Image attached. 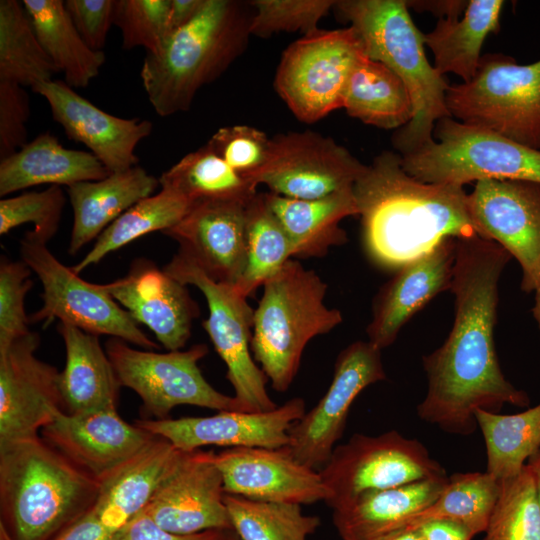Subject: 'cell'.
<instances>
[{
  "mask_svg": "<svg viewBox=\"0 0 540 540\" xmlns=\"http://www.w3.org/2000/svg\"><path fill=\"white\" fill-rule=\"evenodd\" d=\"M511 258L494 241L457 239L454 322L444 343L422 358L427 392L416 407L422 421L445 433L473 434L479 409L499 413L505 404L530 405L529 395L505 378L494 341L498 282Z\"/></svg>",
  "mask_w": 540,
  "mask_h": 540,
  "instance_id": "obj_1",
  "label": "cell"
},
{
  "mask_svg": "<svg viewBox=\"0 0 540 540\" xmlns=\"http://www.w3.org/2000/svg\"><path fill=\"white\" fill-rule=\"evenodd\" d=\"M353 193L366 254L383 269L396 271L445 237L479 236L462 186L423 183L393 152L365 166Z\"/></svg>",
  "mask_w": 540,
  "mask_h": 540,
  "instance_id": "obj_2",
  "label": "cell"
},
{
  "mask_svg": "<svg viewBox=\"0 0 540 540\" xmlns=\"http://www.w3.org/2000/svg\"><path fill=\"white\" fill-rule=\"evenodd\" d=\"M100 483L41 436L0 444L2 525L13 540H52L90 510Z\"/></svg>",
  "mask_w": 540,
  "mask_h": 540,
  "instance_id": "obj_3",
  "label": "cell"
},
{
  "mask_svg": "<svg viewBox=\"0 0 540 540\" xmlns=\"http://www.w3.org/2000/svg\"><path fill=\"white\" fill-rule=\"evenodd\" d=\"M250 2L206 0L201 11L171 34L157 54H146L141 81L155 112L167 117L190 109L197 92L219 78L244 52Z\"/></svg>",
  "mask_w": 540,
  "mask_h": 540,
  "instance_id": "obj_4",
  "label": "cell"
},
{
  "mask_svg": "<svg viewBox=\"0 0 540 540\" xmlns=\"http://www.w3.org/2000/svg\"><path fill=\"white\" fill-rule=\"evenodd\" d=\"M407 6L402 0H341L334 5L358 33L367 57L391 69L410 94L413 117L393 138L402 155L434 141L436 122L451 117L445 102L449 85L429 63L423 34Z\"/></svg>",
  "mask_w": 540,
  "mask_h": 540,
  "instance_id": "obj_5",
  "label": "cell"
},
{
  "mask_svg": "<svg viewBox=\"0 0 540 540\" xmlns=\"http://www.w3.org/2000/svg\"><path fill=\"white\" fill-rule=\"evenodd\" d=\"M263 286L254 309L251 352L277 392H286L311 339L343 321L324 303L327 284L313 270L289 259Z\"/></svg>",
  "mask_w": 540,
  "mask_h": 540,
  "instance_id": "obj_6",
  "label": "cell"
},
{
  "mask_svg": "<svg viewBox=\"0 0 540 540\" xmlns=\"http://www.w3.org/2000/svg\"><path fill=\"white\" fill-rule=\"evenodd\" d=\"M434 136L438 142L401 156L405 172L423 183L462 187L485 179L540 183V150L451 117L436 122Z\"/></svg>",
  "mask_w": 540,
  "mask_h": 540,
  "instance_id": "obj_7",
  "label": "cell"
},
{
  "mask_svg": "<svg viewBox=\"0 0 540 540\" xmlns=\"http://www.w3.org/2000/svg\"><path fill=\"white\" fill-rule=\"evenodd\" d=\"M445 102L462 123L540 150V60L520 65L503 54H486L471 81L449 86Z\"/></svg>",
  "mask_w": 540,
  "mask_h": 540,
  "instance_id": "obj_8",
  "label": "cell"
},
{
  "mask_svg": "<svg viewBox=\"0 0 540 540\" xmlns=\"http://www.w3.org/2000/svg\"><path fill=\"white\" fill-rule=\"evenodd\" d=\"M365 55L352 26L318 28L283 52L274 79L276 92L298 120L314 123L342 108L349 75Z\"/></svg>",
  "mask_w": 540,
  "mask_h": 540,
  "instance_id": "obj_9",
  "label": "cell"
},
{
  "mask_svg": "<svg viewBox=\"0 0 540 540\" xmlns=\"http://www.w3.org/2000/svg\"><path fill=\"white\" fill-rule=\"evenodd\" d=\"M320 474L332 510L368 493L447 476L423 443L396 430L376 436L355 433L334 448Z\"/></svg>",
  "mask_w": 540,
  "mask_h": 540,
  "instance_id": "obj_10",
  "label": "cell"
},
{
  "mask_svg": "<svg viewBox=\"0 0 540 540\" xmlns=\"http://www.w3.org/2000/svg\"><path fill=\"white\" fill-rule=\"evenodd\" d=\"M20 257L41 281L43 305L30 323L55 319L94 335H109L142 347L157 349L132 316L100 284L89 283L72 268L63 265L48 249L47 243L30 231L20 241Z\"/></svg>",
  "mask_w": 540,
  "mask_h": 540,
  "instance_id": "obj_11",
  "label": "cell"
},
{
  "mask_svg": "<svg viewBox=\"0 0 540 540\" xmlns=\"http://www.w3.org/2000/svg\"><path fill=\"white\" fill-rule=\"evenodd\" d=\"M105 350L120 385L135 391L143 409L156 420L169 418L179 405L246 412L234 396L219 392L204 378L198 363L208 354L205 344L158 353L112 337Z\"/></svg>",
  "mask_w": 540,
  "mask_h": 540,
  "instance_id": "obj_12",
  "label": "cell"
},
{
  "mask_svg": "<svg viewBox=\"0 0 540 540\" xmlns=\"http://www.w3.org/2000/svg\"><path fill=\"white\" fill-rule=\"evenodd\" d=\"M163 269L184 285L197 287L206 298L209 315L202 325L226 365V377L243 409H275L277 405L267 393V377L251 352L254 309L247 298L233 285L212 280L180 251Z\"/></svg>",
  "mask_w": 540,
  "mask_h": 540,
  "instance_id": "obj_13",
  "label": "cell"
},
{
  "mask_svg": "<svg viewBox=\"0 0 540 540\" xmlns=\"http://www.w3.org/2000/svg\"><path fill=\"white\" fill-rule=\"evenodd\" d=\"M381 351L371 342L359 340L338 354L327 391L289 430L286 448L296 460L318 471L327 463L357 396L386 379Z\"/></svg>",
  "mask_w": 540,
  "mask_h": 540,
  "instance_id": "obj_14",
  "label": "cell"
},
{
  "mask_svg": "<svg viewBox=\"0 0 540 540\" xmlns=\"http://www.w3.org/2000/svg\"><path fill=\"white\" fill-rule=\"evenodd\" d=\"M366 165L332 138L306 130L271 138L269 157L251 182L295 199L352 189Z\"/></svg>",
  "mask_w": 540,
  "mask_h": 540,
  "instance_id": "obj_15",
  "label": "cell"
},
{
  "mask_svg": "<svg viewBox=\"0 0 540 540\" xmlns=\"http://www.w3.org/2000/svg\"><path fill=\"white\" fill-rule=\"evenodd\" d=\"M478 235L503 247L522 269L521 289L540 288V183L485 179L468 195Z\"/></svg>",
  "mask_w": 540,
  "mask_h": 540,
  "instance_id": "obj_16",
  "label": "cell"
},
{
  "mask_svg": "<svg viewBox=\"0 0 540 540\" xmlns=\"http://www.w3.org/2000/svg\"><path fill=\"white\" fill-rule=\"evenodd\" d=\"M39 344L31 331L0 346V444L38 436L66 412L60 372L36 357Z\"/></svg>",
  "mask_w": 540,
  "mask_h": 540,
  "instance_id": "obj_17",
  "label": "cell"
},
{
  "mask_svg": "<svg viewBox=\"0 0 540 540\" xmlns=\"http://www.w3.org/2000/svg\"><path fill=\"white\" fill-rule=\"evenodd\" d=\"M305 412L304 400L294 397L266 412L218 411L206 417L141 419L135 424L186 452L205 446L275 449L288 444L289 430Z\"/></svg>",
  "mask_w": 540,
  "mask_h": 540,
  "instance_id": "obj_18",
  "label": "cell"
},
{
  "mask_svg": "<svg viewBox=\"0 0 540 540\" xmlns=\"http://www.w3.org/2000/svg\"><path fill=\"white\" fill-rule=\"evenodd\" d=\"M214 454L186 452L153 495L143 511L162 529L180 535L233 530Z\"/></svg>",
  "mask_w": 540,
  "mask_h": 540,
  "instance_id": "obj_19",
  "label": "cell"
},
{
  "mask_svg": "<svg viewBox=\"0 0 540 540\" xmlns=\"http://www.w3.org/2000/svg\"><path fill=\"white\" fill-rule=\"evenodd\" d=\"M226 494L265 502L313 504L329 497L320 471L282 448L236 447L214 454Z\"/></svg>",
  "mask_w": 540,
  "mask_h": 540,
  "instance_id": "obj_20",
  "label": "cell"
},
{
  "mask_svg": "<svg viewBox=\"0 0 540 540\" xmlns=\"http://www.w3.org/2000/svg\"><path fill=\"white\" fill-rule=\"evenodd\" d=\"M32 91L46 99L53 119L63 127L67 137L84 144L110 173L138 165L135 148L151 134V121L109 114L65 81L44 82Z\"/></svg>",
  "mask_w": 540,
  "mask_h": 540,
  "instance_id": "obj_21",
  "label": "cell"
},
{
  "mask_svg": "<svg viewBox=\"0 0 540 540\" xmlns=\"http://www.w3.org/2000/svg\"><path fill=\"white\" fill-rule=\"evenodd\" d=\"M41 437L82 471L104 481L147 446L155 435L123 420L117 409L62 412Z\"/></svg>",
  "mask_w": 540,
  "mask_h": 540,
  "instance_id": "obj_22",
  "label": "cell"
},
{
  "mask_svg": "<svg viewBox=\"0 0 540 540\" xmlns=\"http://www.w3.org/2000/svg\"><path fill=\"white\" fill-rule=\"evenodd\" d=\"M137 323L146 325L168 351L182 350L199 306L183 283L148 259H137L128 273L100 284Z\"/></svg>",
  "mask_w": 540,
  "mask_h": 540,
  "instance_id": "obj_23",
  "label": "cell"
},
{
  "mask_svg": "<svg viewBox=\"0 0 540 540\" xmlns=\"http://www.w3.org/2000/svg\"><path fill=\"white\" fill-rule=\"evenodd\" d=\"M236 201L192 204L174 226L162 233L216 282L235 285L246 260L245 206Z\"/></svg>",
  "mask_w": 540,
  "mask_h": 540,
  "instance_id": "obj_24",
  "label": "cell"
},
{
  "mask_svg": "<svg viewBox=\"0 0 540 540\" xmlns=\"http://www.w3.org/2000/svg\"><path fill=\"white\" fill-rule=\"evenodd\" d=\"M456 237H445L430 251L396 270L374 298L368 341L380 350L396 340L402 327L439 293L450 290Z\"/></svg>",
  "mask_w": 540,
  "mask_h": 540,
  "instance_id": "obj_25",
  "label": "cell"
},
{
  "mask_svg": "<svg viewBox=\"0 0 540 540\" xmlns=\"http://www.w3.org/2000/svg\"><path fill=\"white\" fill-rule=\"evenodd\" d=\"M186 451L162 437L155 438L100 483L93 509L114 533L143 511Z\"/></svg>",
  "mask_w": 540,
  "mask_h": 540,
  "instance_id": "obj_26",
  "label": "cell"
},
{
  "mask_svg": "<svg viewBox=\"0 0 540 540\" xmlns=\"http://www.w3.org/2000/svg\"><path fill=\"white\" fill-rule=\"evenodd\" d=\"M110 172L91 153L64 147L49 131L0 161V196L51 184L67 188L106 178Z\"/></svg>",
  "mask_w": 540,
  "mask_h": 540,
  "instance_id": "obj_27",
  "label": "cell"
},
{
  "mask_svg": "<svg viewBox=\"0 0 540 540\" xmlns=\"http://www.w3.org/2000/svg\"><path fill=\"white\" fill-rule=\"evenodd\" d=\"M160 186L159 179L137 165L110 173L97 181L67 188L73 209L68 253L74 255L98 236L126 210L147 198Z\"/></svg>",
  "mask_w": 540,
  "mask_h": 540,
  "instance_id": "obj_28",
  "label": "cell"
},
{
  "mask_svg": "<svg viewBox=\"0 0 540 540\" xmlns=\"http://www.w3.org/2000/svg\"><path fill=\"white\" fill-rule=\"evenodd\" d=\"M448 477L368 493L332 510L333 524L342 540H379L399 532L411 516L438 498Z\"/></svg>",
  "mask_w": 540,
  "mask_h": 540,
  "instance_id": "obj_29",
  "label": "cell"
},
{
  "mask_svg": "<svg viewBox=\"0 0 540 540\" xmlns=\"http://www.w3.org/2000/svg\"><path fill=\"white\" fill-rule=\"evenodd\" d=\"M66 361L59 375L65 411L69 414L117 409L121 387L97 335L59 323Z\"/></svg>",
  "mask_w": 540,
  "mask_h": 540,
  "instance_id": "obj_30",
  "label": "cell"
},
{
  "mask_svg": "<svg viewBox=\"0 0 540 540\" xmlns=\"http://www.w3.org/2000/svg\"><path fill=\"white\" fill-rule=\"evenodd\" d=\"M264 198L284 228L293 257H322L348 241L339 223L358 215L353 188L316 199H295L264 192Z\"/></svg>",
  "mask_w": 540,
  "mask_h": 540,
  "instance_id": "obj_31",
  "label": "cell"
},
{
  "mask_svg": "<svg viewBox=\"0 0 540 540\" xmlns=\"http://www.w3.org/2000/svg\"><path fill=\"white\" fill-rule=\"evenodd\" d=\"M501 0H471L464 16L458 14L441 17L435 28L423 34L424 44L434 55V68L444 76L455 73L464 83L471 81L480 61L484 40L499 28L503 6Z\"/></svg>",
  "mask_w": 540,
  "mask_h": 540,
  "instance_id": "obj_32",
  "label": "cell"
},
{
  "mask_svg": "<svg viewBox=\"0 0 540 540\" xmlns=\"http://www.w3.org/2000/svg\"><path fill=\"white\" fill-rule=\"evenodd\" d=\"M37 37L57 71L72 88H84L98 76L106 61L103 51L91 49L73 25L61 0H24Z\"/></svg>",
  "mask_w": 540,
  "mask_h": 540,
  "instance_id": "obj_33",
  "label": "cell"
},
{
  "mask_svg": "<svg viewBox=\"0 0 540 540\" xmlns=\"http://www.w3.org/2000/svg\"><path fill=\"white\" fill-rule=\"evenodd\" d=\"M342 108L349 116L383 129L404 127L413 117L412 100L403 81L367 55L349 75Z\"/></svg>",
  "mask_w": 540,
  "mask_h": 540,
  "instance_id": "obj_34",
  "label": "cell"
},
{
  "mask_svg": "<svg viewBox=\"0 0 540 540\" xmlns=\"http://www.w3.org/2000/svg\"><path fill=\"white\" fill-rule=\"evenodd\" d=\"M160 187L185 198L191 205L207 201L247 203L257 186L242 177L207 144L186 154L158 178Z\"/></svg>",
  "mask_w": 540,
  "mask_h": 540,
  "instance_id": "obj_35",
  "label": "cell"
},
{
  "mask_svg": "<svg viewBox=\"0 0 540 540\" xmlns=\"http://www.w3.org/2000/svg\"><path fill=\"white\" fill-rule=\"evenodd\" d=\"M486 449V472L499 483L517 476L540 450V402L516 414L476 410Z\"/></svg>",
  "mask_w": 540,
  "mask_h": 540,
  "instance_id": "obj_36",
  "label": "cell"
},
{
  "mask_svg": "<svg viewBox=\"0 0 540 540\" xmlns=\"http://www.w3.org/2000/svg\"><path fill=\"white\" fill-rule=\"evenodd\" d=\"M500 486L486 471L454 473L448 477L438 498L411 516L400 531H412L426 522L443 520L463 526L473 536L484 533Z\"/></svg>",
  "mask_w": 540,
  "mask_h": 540,
  "instance_id": "obj_37",
  "label": "cell"
},
{
  "mask_svg": "<svg viewBox=\"0 0 540 540\" xmlns=\"http://www.w3.org/2000/svg\"><path fill=\"white\" fill-rule=\"evenodd\" d=\"M22 2L0 1V82L35 87L57 73Z\"/></svg>",
  "mask_w": 540,
  "mask_h": 540,
  "instance_id": "obj_38",
  "label": "cell"
},
{
  "mask_svg": "<svg viewBox=\"0 0 540 540\" xmlns=\"http://www.w3.org/2000/svg\"><path fill=\"white\" fill-rule=\"evenodd\" d=\"M245 229V267L242 276L233 286L242 296L248 298L292 259L293 248L263 193L257 192L247 202Z\"/></svg>",
  "mask_w": 540,
  "mask_h": 540,
  "instance_id": "obj_39",
  "label": "cell"
},
{
  "mask_svg": "<svg viewBox=\"0 0 540 540\" xmlns=\"http://www.w3.org/2000/svg\"><path fill=\"white\" fill-rule=\"evenodd\" d=\"M190 206L182 196L161 188L157 194L140 200L112 222L84 258L71 268L79 274L142 236L169 229L183 218Z\"/></svg>",
  "mask_w": 540,
  "mask_h": 540,
  "instance_id": "obj_40",
  "label": "cell"
},
{
  "mask_svg": "<svg viewBox=\"0 0 540 540\" xmlns=\"http://www.w3.org/2000/svg\"><path fill=\"white\" fill-rule=\"evenodd\" d=\"M233 530L240 540H308L320 518L306 515L301 505L265 502L224 495Z\"/></svg>",
  "mask_w": 540,
  "mask_h": 540,
  "instance_id": "obj_41",
  "label": "cell"
},
{
  "mask_svg": "<svg viewBox=\"0 0 540 540\" xmlns=\"http://www.w3.org/2000/svg\"><path fill=\"white\" fill-rule=\"evenodd\" d=\"M500 484L482 540H540V510L528 466Z\"/></svg>",
  "mask_w": 540,
  "mask_h": 540,
  "instance_id": "obj_42",
  "label": "cell"
},
{
  "mask_svg": "<svg viewBox=\"0 0 540 540\" xmlns=\"http://www.w3.org/2000/svg\"><path fill=\"white\" fill-rule=\"evenodd\" d=\"M170 7L171 0H116L114 25L121 31L123 48L159 53L171 36Z\"/></svg>",
  "mask_w": 540,
  "mask_h": 540,
  "instance_id": "obj_43",
  "label": "cell"
},
{
  "mask_svg": "<svg viewBox=\"0 0 540 540\" xmlns=\"http://www.w3.org/2000/svg\"><path fill=\"white\" fill-rule=\"evenodd\" d=\"M65 201L64 192L57 185H51L42 191L2 198L0 234L4 235L19 225L32 223L31 234L47 243L58 230Z\"/></svg>",
  "mask_w": 540,
  "mask_h": 540,
  "instance_id": "obj_44",
  "label": "cell"
},
{
  "mask_svg": "<svg viewBox=\"0 0 540 540\" xmlns=\"http://www.w3.org/2000/svg\"><path fill=\"white\" fill-rule=\"evenodd\" d=\"M334 0H253L250 34L270 37L280 32L318 29L319 21L334 7Z\"/></svg>",
  "mask_w": 540,
  "mask_h": 540,
  "instance_id": "obj_45",
  "label": "cell"
},
{
  "mask_svg": "<svg viewBox=\"0 0 540 540\" xmlns=\"http://www.w3.org/2000/svg\"><path fill=\"white\" fill-rule=\"evenodd\" d=\"M206 144L233 170L251 181L268 160L271 138L254 127L232 125L218 129Z\"/></svg>",
  "mask_w": 540,
  "mask_h": 540,
  "instance_id": "obj_46",
  "label": "cell"
},
{
  "mask_svg": "<svg viewBox=\"0 0 540 540\" xmlns=\"http://www.w3.org/2000/svg\"><path fill=\"white\" fill-rule=\"evenodd\" d=\"M31 269L27 264L6 256L0 261V346L30 333V319L24 300L33 286Z\"/></svg>",
  "mask_w": 540,
  "mask_h": 540,
  "instance_id": "obj_47",
  "label": "cell"
},
{
  "mask_svg": "<svg viewBox=\"0 0 540 540\" xmlns=\"http://www.w3.org/2000/svg\"><path fill=\"white\" fill-rule=\"evenodd\" d=\"M29 117L30 98L25 87L0 82V159L28 143L26 122Z\"/></svg>",
  "mask_w": 540,
  "mask_h": 540,
  "instance_id": "obj_48",
  "label": "cell"
},
{
  "mask_svg": "<svg viewBox=\"0 0 540 540\" xmlns=\"http://www.w3.org/2000/svg\"><path fill=\"white\" fill-rule=\"evenodd\" d=\"M64 6L85 43L102 51L114 24L116 0H66Z\"/></svg>",
  "mask_w": 540,
  "mask_h": 540,
  "instance_id": "obj_49",
  "label": "cell"
},
{
  "mask_svg": "<svg viewBox=\"0 0 540 540\" xmlns=\"http://www.w3.org/2000/svg\"><path fill=\"white\" fill-rule=\"evenodd\" d=\"M234 530H210L197 534L180 535L158 526L144 511L132 517L110 540H229Z\"/></svg>",
  "mask_w": 540,
  "mask_h": 540,
  "instance_id": "obj_50",
  "label": "cell"
},
{
  "mask_svg": "<svg viewBox=\"0 0 540 540\" xmlns=\"http://www.w3.org/2000/svg\"><path fill=\"white\" fill-rule=\"evenodd\" d=\"M112 534L102 524L92 507L52 540H110Z\"/></svg>",
  "mask_w": 540,
  "mask_h": 540,
  "instance_id": "obj_51",
  "label": "cell"
},
{
  "mask_svg": "<svg viewBox=\"0 0 540 540\" xmlns=\"http://www.w3.org/2000/svg\"><path fill=\"white\" fill-rule=\"evenodd\" d=\"M415 531L420 540H472L474 537L463 526L443 520L426 522Z\"/></svg>",
  "mask_w": 540,
  "mask_h": 540,
  "instance_id": "obj_52",
  "label": "cell"
},
{
  "mask_svg": "<svg viewBox=\"0 0 540 540\" xmlns=\"http://www.w3.org/2000/svg\"><path fill=\"white\" fill-rule=\"evenodd\" d=\"M206 0H171V34L188 24L203 8Z\"/></svg>",
  "mask_w": 540,
  "mask_h": 540,
  "instance_id": "obj_53",
  "label": "cell"
},
{
  "mask_svg": "<svg viewBox=\"0 0 540 540\" xmlns=\"http://www.w3.org/2000/svg\"><path fill=\"white\" fill-rule=\"evenodd\" d=\"M526 465L531 471L535 491H536V497L538 501V506L540 510V450H538L535 454H533L527 461Z\"/></svg>",
  "mask_w": 540,
  "mask_h": 540,
  "instance_id": "obj_54",
  "label": "cell"
},
{
  "mask_svg": "<svg viewBox=\"0 0 540 540\" xmlns=\"http://www.w3.org/2000/svg\"><path fill=\"white\" fill-rule=\"evenodd\" d=\"M379 540H420L417 532L412 531H399L394 534L383 537Z\"/></svg>",
  "mask_w": 540,
  "mask_h": 540,
  "instance_id": "obj_55",
  "label": "cell"
},
{
  "mask_svg": "<svg viewBox=\"0 0 540 540\" xmlns=\"http://www.w3.org/2000/svg\"><path fill=\"white\" fill-rule=\"evenodd\" d=\"M534 297V305L532 307V313L533 317L538 325V328L540 329V288L536 290Z\"/></svg>",
  "mask_w": 540,
  "mask_h": 540,
  "instance_id": "obj_56",
  "label": "cell"
},
{
  "mask_svg": "<svg viewBox=\"0 0 540 540\" xmlns=\"http://www.w3.org/2000/svg\"><path fill=\"white\" fill-rule=\"evenodd\" d=\"M0 540H13V538L9 535L7 530L0 525Z\"/></svg>",
  "mask_w": 540,
  "mask_h": 540,
  "instance_id": "obj_57",
  "label": "cell"
},
{
  "mask_svg": "<svg viewBox=\"0 0 540 540\" xmlns=\"http://www.w3.org/2000/svg\"><path fill=\"white\" fill-rule=\"evenodd\" d=\"M229 540H240L237 534L234 532L233 535L230 537Z\"/></svg>",
  "mask_w": 540,
  "mask_h": 540,
  "instance_id": "obj_58",
  "label": "cell"
}]
</instances>
